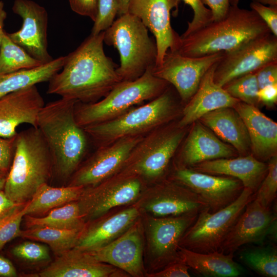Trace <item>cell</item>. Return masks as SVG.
Masks as SVG:
<instances>
[{
  "mask_svg": "<svg viewBox=\"0 0 277 277\" xmlns=\"http://www.w3.org/2000/svg\"><path fill=\"white\" fill-rule=\"evenodd\" d=\"M104 31L91 34L65 56L62 69L49 81L47 93L83 103L106 96L119 82L117 67L104 50Z\"/></svg>",
  "mask_w": 277,
  "mask_h": 277,
  "instance_id": "6da1fadb",
  "label": "cell"
},
{
  "mask_svg": "<svg viewBox=\"0 0 277 277\" xmlns=\"http://www.w3.org/2000/svg\"><path fill=\"white\" fill-rule=\"evenodd\" d=\"M274 62H277V36L269 33L224 53L215 67L214 81L223 87L236 77L255 72Z\"/></svg>",
  "mask_w": 277,
  "mask_h": 277,
  "instance_id": "8fae6325",
  "label": "cell"
},
{
  "mask_svg": "<svg viewBox=\"0 0 277 277\" xmlns=\"http://www.w3.org/2000/svg\"><path fill=\"white\" fill-rule=\"evenodd\" d=\"M98 12L91 34H97L108 28L115 20L117 9L115 0H97Z\"/></svg>",
  "mask_w": 277,
  "mask_h": 277,
  "instance_id": "60d3db41",
  "label": "cell"
},
{
  "mask_svg": "<svg viewBox=\"0 0 277 277\" xmlns=\"http://www.w3.org/2000/svg\"><path fill=\"white\" fill-rule=\"evenodd\" d=\"M144 185L140 177L120 171L99 184L85 187L77 200L83 219L87 223L134 202L143 193Z\"/></svg>",
  "mask_w": 277,
  "mask_h": 277,
  "instance_id": "30bf717a",
  "label": "cell"
},
{
  "mask_svg": "<svg viewBox=\"0 0 277 277\" xmlns=\"http://www.w3.org/2000/svg\"><path fill=\"white\" fill-rule=\"evenodd\" d=\"M250 7L264 21L271 33L277 36V7L267 6L253 2L250 3Z\"/></svg>",
  "mask_w": 277,
  "mask_h": 277,
  "instance_id": "b9f144b4",
  "label": "cell"
},
{
  "mask_svg": "<svg viewBox=\"0 0 277 277\" xmlns=\"http://www.w3.org/2000/svg\"><path fill=\"white\" fill-rule=\"evenodd\" d=\"M255 193L244 188L230 204L214 212L208 208L202 210L193 223L187 229L180 246L201 253L219 251L226 236Z\"/></svg>",
  "mask_w": 277,
  "mask_h": 277,
  "instance_id": "9c48e42d",
  "label": "cell"
},
{
  "mask_svg": "<svg viewBox=\"0 0 277 277\" xmlns=\"http://www.w3.org/2000/svg\"><path fill=\"white\" fill-rule=\"evenodd\" d=\"M16 276V269L11 262L0 255V276L15 277Z\"/></svg>",
  "mask_w": 277,
  "mask_h": 277,
  "instance_id": "f907efd6",
  "label": "cell"
},
{
  "mask_svg": "<svg viewBox=\"0 0 277 277\" xmlns=\"http://www.w3.org/2000/svg\"><path fill=\"white\" fill-rule=\"evenodd\" d=\"M70 7L75 13L89 17L93 22L98 12L97 0H68Z\"/></svg>",
  "mask_w": 277,
  "mask_h": 277,
  "instance_id": "ee69618b",
  "label": "cell"
},
{
  "mask_svg": "<svg viewBox=\"0 0 277 277\" xmlns=\"http://www.w3.org/2000/svg\"><path fill=\"white\" fill-rule=\"evenodd\" d=\"M129 0H115L117 15L119 16L128 13Z\"/></svg>",
  "mask_w": 277,
  "mask_h": 277,
  "instance_id": "816d5d0a",
  "label": "cell"
},
{
  "mask_svg": "<svg viewBox=\"0 0 277 277\" xmlns=\"http://www.w3.org/2000/svg\"><path fill=\"white\" fill-rule=\"evenodd\" d=\"M185 135V128L161 126L144 135L120 171L144 181H157L165 174Z\"/></svg>",
  "mask_w": 277,
  "mask_h": 277,
  "instance_id": "ba28073f",
  "label": "cell"
},
{
  "mask_svg": "<svg viewBox=\"0 0 277 277\" xmlns=\"http://www.w3.org/2000/svg\"><path fill=\"white\" fill-rule=\"evenodd\" d=\"M16 135L5 138L0 136V170L8 173L14 156Z\"/></svg>",
  "mask_w": 277,
  "mask_h": 277,
  "instance_id": "7bdbcfd3",
  "label": "cell"
},
{
  "mask_svg": "<svg viewBox=\"0 0 277 277\" xmlns=\"http://www.w3.org/2000/svg\"><path fill=\"white\" fill-rule=\"evenodd\" d=\"M180 260L205 276L237 277L243 270L233 259V253L216 251L201 253L179 247Z\"/></svg>",
  "mask_w": 277,
  "mask_h": 277,
  "instance_id": "f1b7e54d",
  "label": "cell"
},
{
  "mask_svg": "<svg viewBox=\"0 0 277 277\" xmlns=\"http://www.w3.org/2000/svg\"><path fill=\"white\" fill-rule=\"evenodd\" d=\"M233 108L247 127L252 155L263 162L277 155V123L255 106L240 101Z\"/></svg>",
  "mask_w": 277,
  "mask_h": 277,
  "instance_id": "d4e9b609",
  "label": "cell"
},
{
  "mask_svg": "<svg viewBox=\"0 0 277 277\" xmlns=\"http://www.w3.org/2000/svg\"><path fill=\"white\" fill-rule=\"evenodd\" d=\"M144 240L143 225L140 217L117 238L87 252L97 261L110 264L129 276L142 277L147 273L143 262Z\"/></svg>",
  "mask_w": 277,
  "mask_h": 277,
  "instance_id": "d6986e66",
  "label": "cell"
},
{
  "mask_svg": "<svg viewBox=\"0 0 277 277\" xmlns=\"http://www.w3.org/2000/svg\"><path fill=\"white\" fill-rule=\"evenodd\" d=\"M178 0H129L128 12L138 18L153 34L157 55L156 66L161 65L168 51L176 50L180 36L173 29L170 13L177 10Z\"/></svg>",
  "mask_w": 277,
  "mask_h": 277,
  "instance_id": "2e32d148",
  "label": "cell"
},
{
  "mask_svg": "<svg viewBox=\"0 0 277 277\" xmlns=\"http://www.w3.org/2000/svg\"><path fill=\"white\" fill-rule=\"evenodd\" d=\"M13 12L23 20L21 28L8 33L10 39L43 64L53 58L48 50V15L46 9L32 0H15Z\"/></svg>",
  "mask_w": 277,
  "mask_h": 277,
  "instance_id": "e0dca14e",
  "label": "cell"
},
{
  "mask_svg": "<svg viewBox=\"0 0 277 277\" xmlns=\"http://www.w3.org/2000/svg\"><path fill=\"white\" fill-rule=\"evenodd\" d=\"M143 193L135 205L141 213L151 216L198 214L208 207L198 195L173 180L162 181Z\"/></svg>",
  "mask_w": 277,
  "mask_h": 277,
  "instance_id": "4fadbf2b",
  "label": "cell"
},
{
  "mask_svg": "<svg viewBox=\"0 0 277 277\" xmlns=\"http://www.w3.org/2000/svg\"><path fill=\"white\" fill-rule=\"evenodd\" d=\"M65 57V56L58 57L48 63L31 69L0 73V98L22 89L49 82L62 69Z\"/></svg>",
  "mask_w": 277,
  "mask_h": 277,
  "instance_id": "4dcf8cb0",
  "label": "cell"
},
{
  "mask_svg": "<svg viewBox=\"0 0 277 277\" xmlns=\"http://www.w3.org/2000/svg\"><path fill=\"white\" fill-rule=\"evenodd\" d=\"M8 173L0 170V190H3L6 184Z\"/></svg>",
  "mask_w": 277,
  "mask_h": 277,
  "instance_id": "11a10c76",
  "label": "cell"
},
{
  "mask_svg": "<svg viewBox=\"0 0 277 277\" xmlns=\"http://www.w3.org/2000/svg\"><path fill=\"white\" fill-rule=\"evenodd\" d=\"M85 187L65 186L53 187L45 183L36 191L23 207L25 216L39 214L78 200Z\"/></svg>",
  "mask_w": 277,
  "mask_h": 277,
  "instance_id": "f546056e",
  "label": "cell"
},
{
  "mask_svg": "<svg viewBox=\"0 0 277 277\" xmlns=\"http://www.w3.org/2000/svg\"><path fill=\"white\" fill-rule=\"evenodd\" d=\"M276 217L270 206L255 197L249 202L226 236L219 251L233 253L241 246L260 242L268 235L276 238Z\"/></svg>",
  "mask_w": 277,
  "mask_h": 277,
  "instance_id": "ffe728a7",
  "label": "cell"
},
{
  "mask_svg": "<svg viewBox=\"0 0 277 277\" xmlns=\"http://www.w3.org/2000/svg\"><path fill=\"white\" fill-rule=\"evenodd\" d=\"M271 33L252 10L230 6L221 19L182 37L176 52L190 57L230 52L253 39Z\"/></svg>",
  "mask_w": 277,
  "mask_h": 277,
  "instance_id": "3957f363",
  "label": "cell"
},
{
  "mask_svg": "<svg viewBox=\"0 0 277 277\" xmlns=\"http://www.w3.org/2000/svg\"><path fill=\"white\" fill-rule=\"evenodd\" d=\"M197 214L146 217L144 231L154 268L162 269L172 263L180 261L179 255L180 241L195 221Z\"/></svg>",
  "mask_w": 277,
  "mask_h": 277,
  "instance_id": "7c38bea8",
  "label": "cell"
},
{
  "mask_svg": "<svg viewBox=\"0 0 277 277\" xmlns=\"http://www.w3.org/2000/svg\"><path fill=\"white\" fill-rule=\"evenodd\" d=\"M224 52L190 57L168 51L153 74L172 85L182 101L188 102L196 91L203 76L223 57Z\"/></svg>",
  "mask_w": 277,
  "mask_h": 277,
  "instance_id": "9a60e30c",
  "label": "cell"
},
{
  "mask_svg": "<svg viewBox=\"0 0 277 277\" xmlns=\"http://www.w3.org/2000/svg\"><path fill=\"white\" fill-rule=\"evenodd\" d=\"M148 69L133 81H122L101 100L90 103L76 102L75 117L82 128L116 117L146 101L163 93L169 84Z\"/></svg>",
  "mask_w": 277,
  "mask_h": 277,
  "instance_id": "8992f818",
  "label": "cell"
},
{
  "mask_svg": "<svg viewBox=\"0 0 277 277\" xmlns=\"http://www.w3.org/2000/svg\"><path fill=\"white\" fill-rule=\"evenodd\" d=\"M201 1L211 10L212 21L223 18L230 6L229 0H201Z\"/></svg>",
  "mask_w": 277,
  "mask_h": 277,
  "instance_id": "7dc6e473",
  "label": "cell"
},
{
  "mask_svg": "<svg viewBox=\"0 0 277 277\" xmlns=\"http://www.w3.org/2000/svg\"><path fill=\"white\" fill-rule=\"evenodd\" d=\"M196 171L210 174L236 178L244 188L255 193L265 176L268 166L252 155L221 158L204 161L191 167Z\"/></svg>",
  "mask_w": 277,
  "mask_h": 277,
  "instance_id": "484cf974",
  "label": "cell"
},
{
  "mask_svg": "<svg viewBox=\"0 0 277 277\" xmlns=\"http://www.w3.org/2000/svg\"><path fill=\"white\" fill-rule=\"evenodd\" d=\"M241 259L250 268L263 276H277V252L270 246L246 250Z\"/></svg>",
  "mask_w": 277,
  "mask_h": 277,
  "instance_id": "e575fe53",
  "label": "cell"
},
{
  "mask_svg": "<svg viewBox=\"0 0 277 277\" xmlns=\"http://www.w3.org/2000/svg\"><path fill=\"white\" fill-rule=\"evenodd\" d=\"M235 149L199 121L194 122L181 152L183 167L221 158L235 157Z\"/></svg>",
  "mask_w": 277,
  "mask_h": 277,
  "instance_id": "4316f807",
  "label": "cell"
},
{
  "mask_svg": "<svg viewBox=\"0 0 277 277\" xmlns=\"http://www.w3.org/2000/svg\"><path fill=\"white\" fill-rule=\"evenodd\" d=\"M52 175V156L39 129L31 126L17 133L14 156L4 188L7 196L15 203L25 204Z\"/></svg>",
  "mask_w": 277,
  "mask_h": 277,
  "instance_id": "277c9868",
  "label": "cell"
},
{
  "mask_svg": "<svg viewBox=\"0 0 277 277\" xmlns=\"http://www.w3.org/2000/svg\"><path fill=\"white\" fill-rule=\"evenodd\" d=\"M254 73L259 89L277 84V62L266 64Z\"/></svg>",
  "mask_w": 277,
  "mask_h": 277,
  "instance_id": "bcb514c9",
  "label": "cell"
},
{
  "mask_svg": "<svg viewBox=\"0 0 277 277\" xmlns=\"http://www.w3.org/2000/svg\"><path fill=\"white\" fill-rule=\"evenodd\" d=\"M7 17V13L4 10V3L0 1V46L4 27V21Z\"/></svg>",
  "mask_w": 277,
  "mask_h": 277,
  "instance_id": "f5cc1de1",
  "label": "cell"
},
{
  "mask_svg": "<svg viewBox=\"0 0 277 277\" xmlns=\"http://www.w3.org/2000/svg\"><path fill=\"white\" fill-rule=\"evenodd\" d=\"M232 97L257 107L259 87L254 72L236 77L223 87Z\"/></svg>",
  "mask_w": 277,
  "mask_h": 277,
  "instance_id": "d590c367",
  "label": "cell"
},
{
  "mask_svg": "<svg viewBox=\"0 0 277 277\" xmlns=\"http://www.w3.org/2000/svg\"><path fill=\"white\" fill-rule=\"evenodd\" d=\"M258 96L259 102L272 107L277 102V84L267 86L259 89Z\"/></svg>",
  "mask_w": 277,
  "mask_h": 277,
  "instance_id": "681fc988",
  "label": "cell"
},
{
  "mask_svg": "<svg viewBox=\"0 0 277 277\" xmlns=\"http://www.w3.org/2000/svg\"><path fill=\"white\" fill-rule=\"evenodd\" d=\"M240 0H229L230 6H238Z\"/></svg>",
  "mask_w": 277,
  "mask_h": 277,
  "instance_id": "9f6ffc18",
  "label": "cell"
},
{
  "mask_svg": "<svg viewBox=\"0 0 277 277\" xmlns=\"http://www.w3.org/2000/svg\"><path fill=\"white\" fill-rule=\"evenodd\" d=\"M25 204L14 202L7 196L4 189L0 190V222Z\"/></svg>",
  "mask_w": 277,
  "mask_h": 277,
  "instance_id": "c3c4849f",
  "label": "cell"
},
{
  "mask_svg": "<svg viewBox=\"0 0 277 277\" xmlns=\"http://www.w3.org/2000/svg\"><path fill=\"white\" fill-rule=\"evenodd\" d=\"M25 216V223L28 228L46 226L63 229L82 230L86 224L81 215L77 201L53 209L44 217Z\"/></svg>",
  "mask_w": 277,
  "mask_h": 277,
  "instance_id": "1f68e13d",
  "label": "cell"
},
{
  "mask_svg": "<svg viewBox=\"0 0 277 277\" xmlns=\"http://www.w3.org/2000/svg\"><path fill=\"white\" fill-rule=\"evenodd\" d=\"M141 214L135 204L111 215L86 223L74 248L88 252L108 244L124 233Z\"/></svg>",
  "mask_w": 277,
  "mask_h": 277,
  "instance_id": "7402d4cb",
  "label": "cell"
},
{
  "mask_svg": "<svg viewBox=\"0 0 277 277\" xmlns=\"http://www.w3.org/2000/svg\"><path fill=\"white\" fill-rule=\"evenodd\" d=\"M144 135L121 138L100 146L81 163L68 182V186H94L117 173Z\"/></svg>",
  "mask_w": 277,
  "mask_h": 277,
  "instance_id": "5bb4252c",
  "label": "cell"
},
{
  "mask_svg": "<svg viewBox=\"0 0 277 277\" xmlns=\"http://www.w3.org/2000/svg\"><path fill=\"white\" fill-rule=\"evenodd\" d=\"M24 206L0 222V251L7 243L21 236V224L25 216Z\"/></svg>",
  "mask_w": 277,
  "mask_h": 277,
  "instance_id": "f35d334b",
  "label": "cell"
},
{
  "mask_svg": "<svg viewBox=\"0 0 277 277\" xmlns=\"http://www.w3.org/2000/svg\"><path fill=\"white\" fill-rule=\"evenodd\" d=\"M176 111L174 98L168 88L145 105L133 107L113 119L83 128L88 136L101 146L125 137L144 135L171 121Z\"/></svg>",
  "mask_w": 277,
  "mask_h": 277,
  "instance_id": "52a82bcc",
  "label": "cell"
},
{
  "mask_svg": "<svg viewBox=\"0 0 277 277\" xmlns=\"http://www.w3.org/2000/svg\"><path fill=\"white\" fill-rule=\"evenodd\" d=\"M11 252L15 257L31 262H42L50 259L49 248L35 242L26 241L15 246Z\"/></svg>",
  "mask_w": 277,
  "mask_h": 277,
  "instance_id": "74e56055",
  "label": "cell"
},
{
  "mask_svg": "<svg viewBox=\"0 0 277 277\" xmlns=\"http://www.w3.org/2000/svg\"><path fill=\"white\" fill-rule=\"evenodd\" d=\"M178 1H183L185 4L191 7L193 11V16L191 21L188 23L186 31L181 36H187L212 22L211 10L202 3L201 0Z\"/></svg>",
  "mask_w": 277,
  "mask_h": 277,
  "instance_id": "ab89813d",
  "label": "cell"
},
{
  "mask_svg": "<svg viewBox=\"0 0 277 277\" xmlns=\"http://www.w3.org/2000/svg\"><path fill=\"white\" fill-rule=\"evenodd\" d=\"M104 43L118 51L120 65L116 69L122 81H133L156 64L157 49L148 28L128 12L114 20L104 31Z\"/></svg>",
  "mask_w": 277,
  "mask_h": 277,
  "instance_id": "5b68a950",
  "label": "cell"
},
{
  "mask_svg": "<svg viewBox=\"0 0 277 277\" xmlns=\"http://www.w3.org/2000/svg\"><path fill=\"white\" fill-rule=\"evenodd\" d=\"M39 275L41 277L129 276L124 271L97 261L88 252L74 248L57 256Z\"/></svg>",
  "mask_w": 277,
  "mask_h": 277,
  "instance_id": "603a6c76",
  "label": "cell"
},
{
  "mask_svg": "<svg viewBox=\"0 0 277 277\" xmlns=\"http://www.w3.org/2000/svg\"><path fill=\"white\" fill-rule=\"evenodd\" d=\"M173 180L198 195L211 212L230 204L244 188L236 178L215 176L183 166L175 169Z\"/></svg>",
  "mask_w": 277,
  "mask_h": 277,
  "instance_id": "ac0fdd59",
  "label": "cell"
},
{
  "mask_svg": "<svg viewBox=\"0 0 277 277\" xmlns=\"http://www.w3.org/2000/svg\"><path fill=\"white\" fill-rule=\"evenodd\" d=\"M43 65L14 43L3 31L0 46V73L31 69Z\"/></svg>",
  "mask_w": 277,
  "mask_h": 277,
  "instance_id": "836d02e7",
  "label": "cell"
},
{
  "mask_svg": "<svg viewBox=\"0 0 277 277\" xmlns=\"http://www.w3.org/2000/svg\"><path fill=\"white\" fill-rule=\"evenodd\" d=\"M267 173L255 193V198L263 205L270 206L277 194V155L269 160Z\"/></svg>",
  "mask_w": 277,
  "mask_h": 277,
  "instance_id": "8d00e7d4",
  "label": "cell"
},
{
  "mask_svg": "<svg viewBox=\"0 0 277 277\" xmlns=\"http://www.w3.org/2000/svg\"><path fill=\"white\" fill-rule=\"evenodd\" d=\"M216 64L205 74L196 91L184 107L182 118L177 123L179 127L185 128L209 112L224 107H233L240 102L214 82Z\"/></svg>",
  "mask_w": 277,
  "mask_h": 277,
  "instance_id": "cb8c5ba5",
  "label": "cell"
},
{
  "mask_svg": "<svg viewBox=\"0 0 277 277\" xmlns=\"http://www.w3.org/2000/svg\"><path fill=\"white\" fill-rule=\"evenodd\" d=\"M189 267L181 261L172 263L160 271L146 273L149 277H189Z\"/></svg>",
  "mask_w": 277,
  "mask_h": 277,
  "instance_id": "f6af8a7d",
  "label": "cell"
},
{
  "mask_svg": "<svg viewBox=\"0 0 277 277\" xmlns=\"http://www.w3.org/2000/svg\"><path fill=\"white\" fill-rule=\"evenodd\" d=\"M36 85L9 93L0 98V136L16 135L17 127L27 124L37 127V118L45 105Z\"/></svg>",
  "mask_w": 277,
  "mask_h": 277,
  "instance_id": "44dd1931",
  "label": "cell"
},
{
  "mask_svg": "<svg viewBox=\"0 0 277 277\" xmlns=\"http://www.w3.org/2000/svg\"><path fill=\"white\" fill-rule=\"evenodd\" d=\"M76 102L62 97L50 102L37 118V128L52 156L53 175L64 182H68L78 168L88 147V135L76 121Z\"/></svg>",
  "mask_w": 277,
  "mask_h": 277,
  "instance_id": "7a4b0ae2",
  "label": "cell"
},
{
  "mask_svg": "<svg viewBox=\"0 0 277 277\" xmlns=\"http://www.w3.org/2000/svg\"><path fill=\"white\" fill-rule=\"evenodd\" d=\"M252 1L265 6L277 7V0H252Z\"/></svg>",
  "mask_w": 277,
  "mask_h": 277,
  "instance_id": "db71d44e",
  "label": "cell"
},
{
  "mask_svg": "<svg viewBox=\"0 0 277 277\" xmlns=\"http://www.w3.org/2000/svg\"><path fill=\"white\" fill-rule=\"evenodd\" d=\"M198 121L222 141L230 144L239 154L246 155L251 149L247 127L233 107L217 109L204 114Z\"/></svg>",
  "mask_w": 277,
  "mask_h": 277,
  "instance_id": "83f0119b",
  "label": "cell"
},
{
  "mask_svg": "<svg viewBox=\"0 0 277 277\" xmlns=\"http://www.w3.org/2000/svg\"><path fill=\"white\" fill-rule=\"evenodd\" d=\"M82 230L35 226L22 230L21 236L47 244L58 256L75 247Z\"/></svg>",
  "mask_w": 277,
  "mask_h": 277,
  "instance_id": "d6a6232c",
  "label": "cell"
}]
</instances>
